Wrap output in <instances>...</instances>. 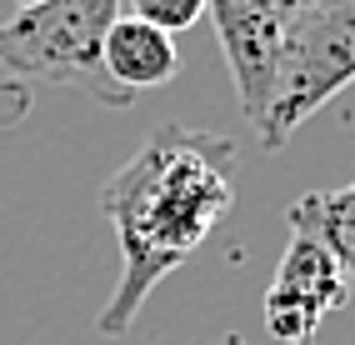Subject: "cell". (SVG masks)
<instances>
[{
	"label": "cell",
	"mask_w": 355,
	"mask_h": 345,
	"mask_svg": "<svg viewBox=\"0 0 355 345\" xmlns=\"http://www.w3.org/2000/svg\"><path fill=\"white\" fill-rule=\"evenodd\" d=\"M230 160L235 145L225 135L171 121L101 186V211L121 240V281L96 320L105 340L130 335L155 285L191 260L230 215Z\"/></svg>",
	"instance_id": "1"
},
{
	"label": "cell",
	"mask_w": 355,
	"mask_h": 345,
	"mask_svg": "<svg viewBox=\"0 0 355 345\" xmlns=\"http://www.w3.org/2000/svg\"><path fill=\"white\" fill-rule=\"evenodd\" d=\"M125 0H40L0 26V65L26 85H60L125 110L135 96L110 85L101 45Z\"/></svg>",
	"instance_id": "2"
},
{
	"label": "cell",
	"mask_w": 355,
	"mask_h": 345,
	"mask_svg": "<svg viewBox=\"0 0 355 345\" xmlns=\"http://www.w3.org/2000/svg\"><path fill=\"white\" fill-rule=\"evenodd\" d=\"M355 80V0H330L286 15L275 96L260 121V150H280L311 115Z\"/></svg>",
	"instance_id": "3"
},
{
	"label": "cell",
	"mask_w": 355,
	"mask_h": 345,
	"mask_svg": "<svg viewBox=\"0 0 355 345\" xmlns=\"http://www.w3.org/2000/svg\"><path fill=\"white\" fill-rule=\"evenodd\" d=\"M205 15L216 26L220 55L230 65L235 96H241V110L250 130H260L275 96V65H280V6L275 0H205Z\"/></svg>",
	"instance_id": "4"
},
{
	"label": "cell",
	"mask_w": 355,
	"mask_h": 345,
	"mask_svg": "<svg viewBox=\"0 0 355 345\" xmlns=\"http://www.w3.org/2000/svg\"><path fill=\"white\" fill-rule=\"evenodd\" d=\"M350 301V285L330 250L311 236H291L286 256L275 265V281L266 290V330L286 345H311L320 320Z\"/></svg>",
	"instance_id": "5"
},
{
	"label": "cell",
	"mask_w": 355,
	"mask_h": 345,
	"mask_svg": "<svg viewBox=\"0 0 355 345\" xmlns=\"http://www.w3.org/2000/svg\"><path fill=\"white\" fill-rule=\"evenodd\" d=\"M101 60H105L110 85H121L125 96L160 90L180 71L175 35H165V30L146 26V20H135V15H115V26L105 30V45H101Z\"/></svg>",
	"instance_id": "6"
},
{
	"label": "cell",
	"mask_w": 355,
	"mask_h": 345,
	"mask_svg": "<svg viewBox=\"0 0 355 345\" xmlns=\"http://www.w3.org/2000/svg\"><path fill=\"white\" fill-rule=\"evenodd\" d=\"M291 236H311L315 245L330 250V260L340 265L345 285L355 290V180L340 191H311L300 195L291 211Z\"/></svg>",
	"instance_id": "7"
},
{
	"label": "cell",
	"mask_w": 355,
	"mask_h": 345,
	"mask_svg": "<svg viewBox=\"0 0 355 345\" xmlns=\"http://www.w3.org/2000/svg\"><path fill=\"white\" fill-rule=\"evenodd\" d=\"M135 20H146V26L165 30V35H180L191 30L196 20L205 15V0H125Z\"/></svg>",
	"instance_id": "8"
},
{
	"label": "cell",
	"mask_w": 355,
	"mask_h": 345,
	"mask_svg": "<svg viewBox=\"0 0 355 345\" xmlns=\"http://www.w3.org/2000/svg\"><path fill=\"white\" fill-rule=\"evenodd\" d=\"M280 6V20L286 15H295V10H311V6H330V0H275Z\"/></svg>",
	"instance_id": "9"
},
{
	"label": "cell",
	"mask_w": 355,
	"mask_h": 345,
	"mask_svg": "<svg viewBox=\"0 0 355 345\" xmlns=\"http://www.w3.org/2000/svg\"><path fill=\"white\" fill-rule=\"evenodd\" d=\"M345 125H355V100H350V105H345Z\"/></svg>",
	"instance_id": "10"
},
{
	"label": "cell",
	"mask_w": 355,
	"mask_h": 345,
	"mask_svg": "<svg viewBox=\"0 0 355 345\" xmlns=\"http://www.w3.org/2000/svg\"><path fill=\"white\" fill-rule=\"evenodd\" d=\"M15 6H20V10H31V6H40V0H15Z\"/></svg>",
	"instance_id": "11"
},
{
	"label": "cell",
	"mask_w": 355,
	"mask_h": 345,
	"mask_svg": "<svg viewBox=\"0 0 355 345\" xmlns=\"http://www.w3.org/2000/svg\"><path fill=\"white\" fill-rule=\"evenodd\" d=\"M216 345H245V340H216Z\"/></svg>",
	"instance_id": "12"
}]
</instances>
